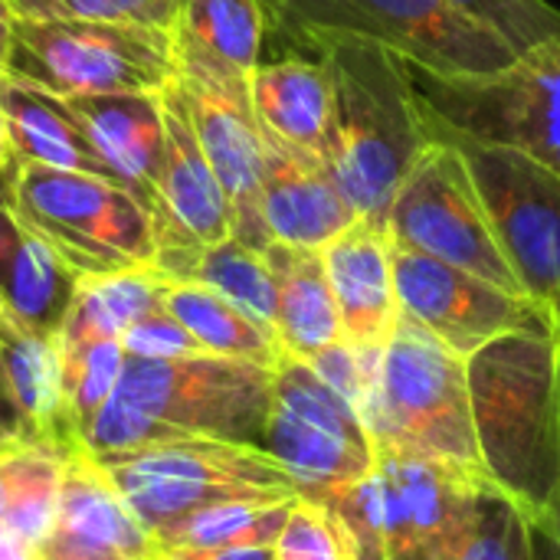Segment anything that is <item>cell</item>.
Wrapping results in <instances>:
<instances>
[{"label":"cell","mask_w":560,"mask_h":560,"mask_svg":"<svg viewBox=\"0 0 560 560\" xmlns=\"http://www.w3.org/2000/svg\"><path fill=\"white\" fill-rule=\"evenodd\" d=\"M331 75L328 171L361 220H387L410 167L436 141L410 66L364 39L312 46Z\"/></svg>","instance_id":"obj_1"},{"label":"cell","mask_w":560,"mask_h":560,"mask_svg":"<svg viewBox=\"0 0 560 560\" xmlns=\"http://www.w3.org/2000/svg\"><path fill=\"white\" fill-rule=\"evenodd\" d=\"M472 430L492 486L525 518L560 489V351L555 328L512 331L466 358Z\"/></svg>","instance_id":"obj_2"},{"label":"cell","mask_w":560,"mask_h":560,"mask_svg":"<svg viewBox=\"0 0 560 560\" xmlns=\"http://www.w3.org/2000/svg\"><path fill=\"white\" fill-rule=\"evenodd\" d=\"M361 423L374 450L420 456L492 486L472 430L466 361L407 318L397 322L381 351Z\"/></svg>","instance_id":"obj_3"},{"label":"cell","mask_w":560,"mask_h":560,"mask_svg":"<svg viewBox=\"0 0 560 560\" xmlns=\"http://www.w3.org/2000/svg\"><path fill=\"white\" fill-rule=\"evenodd\" d=\"M272 26L305 46L364 39L436 79L495 72L518 56L450 0H279Z\"/></svg>","instance_id":"obj_4"},{"label":"cell","mask_w":560,"mask_h":560,"mask_svg":"<svg viewBox=\"0 0 560 560\" xmlns=\"http://www.w3.org/2000/svg\"><path fill=\"white\" fill-rule=\"evenodd\" d=\"M7 194L26 226L75 276H108L154 262L151 210L112 177L13 161Z\"/></svg>","instance_id":"obj_5"},{"label":"cell","mask_w":560,"mask_h":560,"mask_svg":"<svg viewBox=\"0 0 560 560\" xmlns=\"http://www.w3.org/2000/svg\"><path fill=\"white\" fill-rule=\"evenodd\" d=\"M98 466L151 538L164 525L220 502H285L299 495L269 453L200 436L102 459Z\"/></svg>","instance_id":"obj_6"},{"label":"cell","mask_w":560,"mask_h":560,"mask_svg":"<svg viewBox=\"0 0 560 560\" xmlns=\"http://www.w3.org/2000/svg\"><path fill=\"white\" fill-rule=\"evenodd\" d=\"M413 82L436 131L515 148L560 171V36L522 49L495 72L456 79L413 72Z\"/></svg>","instance_id":"obj_7"},{"label":"cell","mask_w":560,"mask_h":560,"mask_svg":"<svg viewBox=\"0 0 560 560\" xmlns=\"http://www.w3.org/2000/svg\"><path fill=\"white\" fill-rule=\"evenodd\" d=\"M3 72L56 98L164 92L177 79V56L167 30L16 16L13 52Z\"/></svg>","instance_id":"obj_8"},{"label":"cell","mask_w":560,"mask_h":560,"mask_svg":"<svg viewBox=\"0 0 560 560\" xmlns=\"http://www.w3.org/2000/svg\"><path fill=\"white\" fill-rule=\"evenodd\" d=\"M115 397L187 436L262 450L272 410V368L220 354L171 361L128 358Z\"/></svg>","instance_id":"obj_9"},{"label":"cell","mask_w":560,"mask_h":560,"mask_svg":"<svg viewBox=\"0 0 560 560\" xmlns=\"http://www.w3.org/2000/svg\"><path fill=\"white\" fill-rule=\"evenodd\" d=\"M430 121V118H427ZM433 128V125H430ZM459 148L522 292L560 322V171L502 144L436 131Z\"/></svg>","instance_id":"obj_10"},{"label":"cell","mask_w":560,"mask_h":560,"mask_svg":"<svg viewBox=\"0 0 560 560\" xmlns=\"http://www.w3.org/2000/svg\"><path fill=\"white\" fill-rule=\"evenodd\" d=\"M384 230L394 246L433 256L499 289L525 295L495 240L466 158L446 138H436L410 167L390 200Z\"/></svg>","instance_id":"obj_11"},{"label":"cell","mask_w":560,"mask_h":560,"mask_svg":"<svg viewBox=\"0 0 560 560\" xmlns=\"http://www.w3.org/2000/svg\"><path fill=\"white\" fill-rule=\"evenodd\" d=\"M262 453L292 479L302 499L361 482L374 469V443L348 400L308 361L279 354L272 368V410Z\"/></svg>","instance_id":"obj_12"},{"label":"cell","mask_w":560,"mask_h":560,"mask_svg":"<svg viewBox=\"0 0 560 560\" xmlns=\"http://www.w3.org/2000/svg\"><path fill=\"white\" fill-rule=\"evenodd\" d=\"M394 285L400 318L433 335L463 361L502 335L555 328L532 299L404 246H394Z\"/></svg>","instance_id":"obj_13"},{"label":"cell","mask_w":560,"mask_h":560,"mask_svg":"<svg viewBox=\"0 0 560 560\" xmlns=\"http://www.w3.org/2000/svg\"><path fill=\"white\" fill-rule=\"evenodd\" d=\"M371 476L384 560H456L469 528L472 499L489 486L394 450H374Z\"/></svg>","instance_id":"obj_14"},{"label":"cell","mask_w":560,"mask_h":560,"mask_svg":"<svg viewBox=\"0 0 560 560\" xmlns=\"http://www.w3.org/2000/svg\"><path fill=\"white\" fill-rule=\"evenodd\" d=\"M177 92L187 105L194 135L230 203L233 236L253 249H266L259 220V190L266 171V135L249 105V79L177 75Z\"/></svg>","instance_id":"obj_15"},{"label":"cell","mask_w":560,"mask_h":560,"mask_svg":"<svg viewBox=\"0 0 560 560\" xmlns=\"http://www.w3.org/2000/svg\"><path fill=\"white\" fill-rule=\"evenodd\" d=\"M151 223L158 253L213 246L233 236L230 203L194 135L177 79L164 89V154L151 190Z\"/></svg>","instance_id":"obj_16"},{"label":"cell","mask_w":560,"mask_h":560,"mask_svg":"<svg viewBox=\"0 0 560 560\" xmlns=\"http://www.w3.org/2000/svg\"><path fill=\"white\" fill-rule=\"evenodd\" d=\"M158 555V541L128 512L105 469L89 453L66 459L56 525L39 545V558L154 560Z\"/></svg>","instance_id":"obj_17"},{"label":"cell","mask_w":560,"mask_h":560,"mask_svg":"<svg viewBox=\"0 0 560 560\" xmlns=\"http://www.w3.org/2000/svg\"><path fill=\"white\" fill-rule=\"evenodd\" d=\"M322 262L338 305L341 338L358 348H384L400 322L387 230L358 220L322 249Z\"/></svg>","instance_id":"obj_18"},{"label":"cell","mask_w":560,"mask_h":560,"mask_svg":"<svg viewBox=\"0 0 560 560\" xmlns=\"http://www.w3.org/2000/svg\"><path fill=\"white\" fill-rule=\"evenodd\" d=\"M259 220L269 243L322 253L361 217L335 184L325 161L302 158L266 141Z\"/></svg>","instance_id":"obj_19"},{"label":"cell","mask_w":560,"mask_h":560,"mask_svg":"<svg viewBox=\"0 0 560 560\" xmlns=\"http://www.w3.org/2000/svg\"><path fill=\"white\" fill-rule=\"evenodd\" d=\"M10 180V174H7ZM79 276L46 246L0 190V315L23 335L52 338L69 312Z\"/></svg>","instance_id":"obj_20"},{"label":"cell","mask_w":560,"mask_h":560,"mask_svg":"<svg viewBox=\"0 0 560 560\" xmlns=\"http://www.w3.org/2000/svg\"><path fill=\"white\" fill-rule=\"evenodd\" d=\"M62 102L115 180L131 187L151 210V190L164 154V92H105Z\"/></svg>","instance_id":"obj_21"},{"label":"cell","mask_w":560,"mask_h":560,"mask_svg":"<svg viewBox=\"0 0 560 560\" xmlns=\"http://www.w3.org/2000/svg\"><path fill=\"white\" fill-rule=\"evenodd\" d=\"M249 105L269 144L325 161L331 138V75L325 62L285 56L249 75Z\"/></svg>","instance_id":"obj_22"},{"label":"cell","mask_w":560,"mask_h":560,"mask_svg":"<svg viewBox=\"0 0 560 560\" xmlns=\"http://www.w3.org/2000/svg\"><path fill=\"white\" fill-rule=\"evenodd\" d=\"M269 30L262 0H184L171 26L177 75L249 79Z\"/></svg>","instance_id":"obj_23"},{"label":"cell","mask_w":560,"mask_h":560,"mask_svg":"<svg viewBox=\"0 0 560 560\" xmlns=\"http://www.w3.org/2000/svg\"><path fill=\"white\" fill-rule=\"evenodd\" d=\"M0 371L13 404L36 436V446L62 459L85 453L79 427L66 404L56 335H23L16 328L0 331Z\"/></svg>","instance_id":"obj_24"},{"label":"cell","mask_w":560,"mask_h":560,"mask_svg":"<svg viewBox=\"0 0 560 560\" xmlns=\"http://www.w3.org/2000/svg\"><path fill=\"white\" fill-rule=\"evenodd\" d=\"M0 115L16 161H33L59 171H82L112 177L108 164L92 148L82 125L72 118L62 98L0 69ZM121 184V180H118Z\"/></svg>","instance_id":"obj_25"},{"label":"cell","mask_w":560,"mask_h":560,"mask_svg":"<svg viewBox=\"0 0 560 560\" xmlns=\"http://www.w3.org/2000/svg\"><path fill=\"white\" fill-rule=\"evenodd\" d=\"M262 256L276 279V338L282 354L308 361L341 341V318L322 253L269 243Z\"/></svg>","instance_id":"obj_26"},{"label":"cell","mask_w":560,"mask_h":560,"mask_svg":"<svg viewBox=\"0 0 560 560\" xmlns=\"http://www.w3.org/2000/svg\"><path fill=\"white\" fill-rule=\"evenodd\" d=\"M167 279L154 266L108 276H79L69 312L56 331L59 354H75L95 341L121 338L125 328L164 308Z\"/></svg>","instance_id":"obj_27"},{"label":"cell","mask_w":560,"mask_h":560,"mask_svg":"<svg viewBox=\"0 0 560 560\" xmlns=\"http://www.w3.org/2000/svg\"><path fill=\"white\" fill-rule=\"evenodd\" d=\"M167 282H197L220 292L276 335V279L266 256L236 236L197 249H164L151 262Z\"/></svg>","instance_id":"obj_28"},{"label":"cell","mask_w":560,"mask_h":560,"mask_svg":"<svg viewBox=\"0 0 560 560\" xmlns=\"http://www.w3.org/2000/svg\"><path fill=\"white\" fill-rule=\"evenodd\" d=\"M164 312L174 315L207 354L220 358H243L266 368H276L282 348L279 338L226 302L220 292L197 285V282H167L164 289Z\"/></svg>","instance_id":"obj_29"},{"label":"cell","mask_w":560,"mask_h":560,"mask_svg":"<svg viewBox=\"0 0 560 560\" xmlns=\"http://www.w3.org/2000/svg\"><path fill=\"white\" fill-rule=\"evenodd\" d=\"M62 456L43 446H20L0 453V479L7 489L3 525L30 545H43L56 525L62 492Z\"/></svg>","instance_id":"obj_30"},{"label":"cell","mask_w":560,"mask_h":560,"mask_svg":"<svg viewBox=\"0 0 560 560\" xmlns=\"http://www.w3.org/2000/svg\"><path fill=\"white\" fill-rule=\"evenodd\" d=\"M295 499L220 502V505L190 512V515L164 525L154 535V541L161 551H167V548H223V545H276Z\"/></svg>","instance_id":"obj_31"},{"label":"cell","mask_w":560,"mask_h":560,"mask_svg":"<svg viewBox=\"0 0 560 560\" xmlns=\"http://www.w3.org/2000/svg\"><path fill=\"white\" fill-rule=\"evenodd\" d=\"M456 560H532L525 515L495 486L476 492Z\"/></svg>","instance_id":"obj_32"},{"label":"cell","mask_w":560,"mask_h":560,"mask_svg":"<svg viewBox=\"0 0 560 560\" xmlns=\"http://www.w3.org/2000/svg\"><path fill=\"white\" fill-rule=\"evenodd\" d=\"M125 361H128V354L118 338L95 341L75 354H59L62 390H66V404L72 410L79 433L98 413V407H105L112 400V394L121 381Z\"/></svg>","instance_id":"obj_33"},{"label":"cell","mask_w":560,"mask_h":560,"mask_svg":"<svg viewBox=\"0 0 560 560\" xmlns=\"http://www.w3.org/2000/svg\"><path fill=\"white\" fill-rule=\"evenodd\" d=\"M20 20H92L125 26H174L184 0H10Z\"/></svg>","instance_id":"obj_34"},{"label":"cell","mask_w":560,"mask_h":560,"mask_svg":"<svg viewBox=\"0 0 560 560\" xmlns=\"http://www.w3.org/2000/svg\"><path fill=\"white\" fill-rule=\"evenodd\" d=\"M466 16L502 36L515 52L560 36V10L551 0H450Z\"/></svg>","instance_id":"obj_35"},{"label":"cell","mask_w":560,"mask_h":560,"mask_svg":"<svg viewBox=\"0 0 560 560\" xmlns=\"http://www.w3.org/2000/svg\"><path fill=\"white\" fill-rule=\"evenodd\" d=\"M381 351L384 348H358L351 341H335L328 348H322L315 358H308L312 371L341 397L354 407V413L361 417V410L371 400V390L377 384V368H381Z\"/></svg>","instance_id":"obj_36"},{"label":"cell","mask_w":560,"mask_h":560,"mask_svg":"<svg viewBox=\"0 0 560 560\" xmlns=\"http://www.w3.org/2000/svg\"><path fill=\"white\" fill-rule=\"evenodd\" d=\"M276 560H348L341 532L325 505L312 499H295L279 538Z\"/></svg>","instance_id":"obj_37"},{"label":"cell","mask_w":560,"mask_h":560,"mask_svg":"<svg viewBox=\"0 0 560 560\" xmlns=\"http://www.w3.org/2000/svg\"><path fill=\"white\" fill-rule=\"evenodd\" d=\"M128 358H141V361H171V358H194V354H207L197 338L164 308L154 315H144L141 322H135L131 328H125V335L118 338Z\"/></svg>","instance_id":"obj_38"},{"label":"cell","mask_w":560,"mask_h":560,"mask_svg":"<svg viewBox=\"0 0 560 560\" xmlns=\"http://www.w3.org/2000/svg\"><path fill=\"white\" fill-rule=\"evenodd\" d=\"M164 560H276V545H223V548H167Z\"/></svg>","instance_id":"obj_39"},{"label":"cell","mask_w":560,"mask_h":560,"mask_svg":"<svg viewBox=\"0 0 560 560\" xmlns=\"http://www.w3.org/2000/svg\"><path fill=\"white\" fill-rule=\"evenodd\" d=\"M20 446H36V436L26 417L20 413V407L13 404L10 390L0 384V453L20 450Z\"/></svg>","instance_id":"obj_40"},{"label":"cell","mask_w":560,"mask_h":560,"mask_svg":"<svg viewBox=\"0 0 560 560\" xmlns=\"http://www.w3.org/2000/svg\"><path fill=\"white\" fill-rule=\"evenodd\" d=\"M0 560H43L39 558V548L30 545L26 538H20L13 528H7L0 522Z\"/></svg>","instance_id":"obj_41"},{"label":"cell","mask_w":560,"mask_h":560,"mask_svg":"<svg viewBox=\"0 0 560 560\" xmlns=\"http://www.w3.org/2000/svg\"><path fill=\"white\" fill-rule=\"evenodd\" d=\"M13 30H16V13H13L10 0H0V69H7V62H10Z\"/></svg>","instance_id":"obj_42"},{"label":"cell","mask_w":560,"mask_h":560,"mask_svg":"<svg viewBox=\"0 0 560 560\" xmlns=\"http://www.w3.org/2000/svg\"><path fill=\"white\" fill-rule=\"evenodd\" d=\"M13 148H10V138H7V125H3V115H0V177L13 167Z\"/></svg>","instance_id":"obj_43"},{"label":"cell","mask_w":560,"mask_h":560,"mask_svg":"<svg viewBox=\"0 0 560 560\" xmlns=\"http://www.w3.org/2000/svg\"><path fill=\"white\" fill-rule=\"evenodd\" d=\"M262 3H266V10H269V16H272V10L279 7V0H262Z\"/></svg>","instance_id":"obj_44"},{"label":"cell","mask_w":560,"mask_h":560,"mask_svg":"<svg viewBox=\"0 0 560 560\" xmlns=\"http://www.w3.org/2000/svg\"><path fill=\"white\" fill-rule=\"evenodd\" d=\"M7 328H10V325H7V322H3V315H0V331H7Z\"/></svg>","instance_id":"obj_45"},{"label":"cell","mask_w":560,"mask_h":560,"mask_svg":"<svg viewBox=\"0 0 560 560\" xmlns=\"http://www.w3.org/2000/svg\"><path fill=\"white\" fill-rule=\"evenodd\" d=\"M555 335H558V341H560V322H558V325H555Z\"/></svg>","instance_id":"obj_46"},{"label":"cell","mask_w":560,"mask_h":560,"mask_svg":"<svg viewBox=\"0 0 560 560\" xmlns=\"http://www.w3.org/2000/svg\"><path fill=\"white\" fill-rule=\"evenodd\" d=\"M154 560H164V555H158V558H154Z\"/></svg>","instance_id":"obj_47"}]
</instances>
